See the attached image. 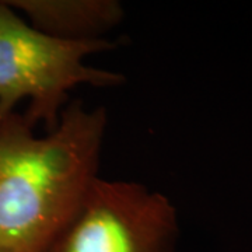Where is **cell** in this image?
Returning <instances> with one entry per match:
<instances>
[{
  "mask_svg": "<svg viewBox=\"0 0 252 252\" xmlns=\"http://www.w3.org/2000/svg\"><path fill=\"white\" fill-rule=\"evenodd\" d=\"M24 114L0 112V250L46 252L98 177L105 107L70 101L38 135Z\"/></svg>",
  "mask_w": 252,
  "mask_h": 252,
  "instance_id": "1",
  "label": "cell"
},
{
  "mask_svg": "<svg viewBox=\"0 0 252 252\" xmlns=\"http://www.w3.org/2000/svg\"><path fill=\"white\" fill-rule=\"evenodd\" d=\"M118 44L104 38L67 39L36 30L0 0V112L17 111L27 101L24 117L34 126L54 129L79 86L118 87L119 72L87 64L93 55L111 52Z\"/></svg>",
  "mask_w": 252,
  "mask_h": 252,
  "instance_id": "2",
  "label": "cell"
},
{
  "mask_svg": "<svg viewBox=\"0 0 252 252\" xmlns=\"http://www.w3.org/2000/svg\"><path fill=\"white\" fill-rule=\"evenodd\" d=\"M178 213L162 192L98 175L46 252H177Z\"/></svg>",
  "mask_w": 252,
  "mask_h": 252,
  "instance_id": "3",
  "label": "cell"
},
{
  "mask_svg": "<svg viewBox=\"0 0 252 252\" xmlns=\"http://www.w3.org/2000/svg\"><path fill=\"white\" fill-rule=\"evenodd\" d=\"M10 7L46 34L67 39L104 38L125 18L115 0H6Z\"/></svg>",
  "mask_w": 252,
  "mask_h": 252,
  "instance_id": "4",
  "label": "cell"
},
{
  "mask_svg": "<svg viewBox=\"0 0 252 252\" xmlns=\"http://www.w3.org/2000/svg\"><path fill=\"white\" fill-rule=\"evenodd\" d=\"M0 252H6V251H1V250H0Z\"/></svg>",
  "mask_w": 252,
  "mask_h": 252,
  "instance_id": "5",
  "label": "cell"
}]
</instances>
